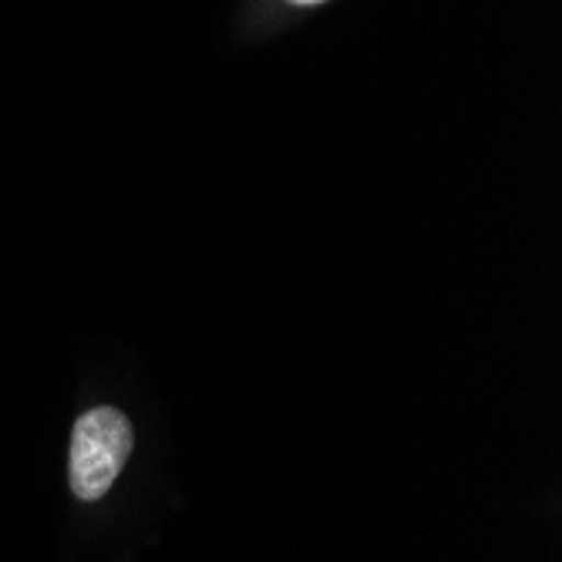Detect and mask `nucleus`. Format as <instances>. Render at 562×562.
Listing matches in <instances>:
<instances>
[{
    "label": "nucleus",
    "mask_w": 562,
    "mask_h": 562,
    "mask_svg": "<svg viewBox=\"0 0 562 562\" xmlns=\"http://www.w3.org/2000/svg\"><path fill=\"white\" fill-rule=\"evenodd\" d=\"M132 454V425L115 407H94L71 435V492L85 502L105 495Z\"/></svg>",
    "instance_id": "f257e3e1"
},
{
    "label": "nucleus",
    "mask_w": 562,
    "mask_h": 562,
    "mask_svg": "<svg viewBox=\"0 0 562 562\" xmlns=\"http://www.w3.org/2000/svg\"><path fill=\"white\" fill-rule=\"evenodd\" d=\"M290 4H296V8H311V4H324V0H290Z\"/></svg>",
    "instance_id": "f03ea898"
}]
</instances>
